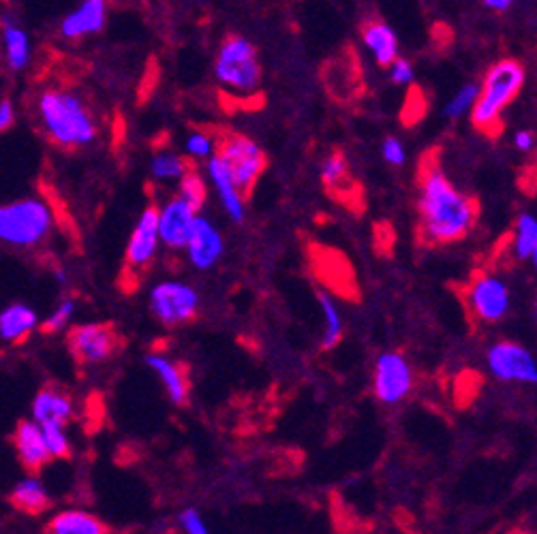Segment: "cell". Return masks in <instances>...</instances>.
Returning <instances> with one entry per match:
<instances>
[{
	"label": "cell",
	"instance_id": "obj_1",
	"mask_svg": "<svg viewBox=\"0 0 537 534\" xmlns=\"http://www.w3.org/2000/svg\"><path fill=\"white\" fill-rule=\"evenodd\" d=\"M420 231L428 244H454L467 238L478 221V203L456 188L441 167L428 163L420 174Z\"/></svg>",
	"mask_w": 537,
	"mask_h": 534
},
{
	"label": "cell",
	"instance_id": "obj_2",
	"mask_svg": "<svg viewBox=\"0 0 537 534\" xmlns=\"http://www.w3.org/2000/svg\"><path fill=\"white\" fill-rule=\"evenodd\" d=\"M35 116L43 135L63 150H80L99 139L95 109L80 90L52 84L37 92Z\"/></svg>",
	"mask_w": 537,
	"mask_h": 534
},
{
	"label": "cell",
	"instance_id": "obj_3",
	"mask_svg": "<svg viewBox=\"0 0 537 534\" xmlns=\"http://www.w3.org/2000/svg\"><path fill=\"white\" fill-rule=\"evenodd\" d=\"M525 80L527 71L518 60H499L490 67L471 109L473 127L488 135L499 133L501 116L523 90Z\"/></svg>",
	"mask_w": 537,
	"mask_h": 534
},
{
	"label": "cell",
	"instance_id": "obj_4",
	"mask_svg": "<svg viewBox=\"0 0 537 534\" xmlns=\"http://www.w3.org/2000/svg\"><path fill=\"white\" fill-rule=\"evenodd\" d=\"M56 218L41 197H24L0 203V244L13 248H35L50 240Z\"/></svg>",
	"mask_w": 537,
	"mask_h": 534
},
{
	"label": "cell",
	"instance_id": "obj_5",
	"mask_svg": "<svg viewBox=\"0 0 537 534\" xmlns=\"http://www.w3.org/2000/svg\"><path fill=\"white\" fill-rule=\"evenodd\" d=\"M214 75L234 99L255 97L262 84V67H259L255 45L244 37L225 39L214 62Z\"/></svg>",
	"mask_w": 537,
	"mask_h": 534
},
{
	"label": "cell",
	"instance_id": "obj_6",
	"mask_svg": "<svg viewBox=\"0 0 537 534\" xmlns=\"http://www.w3.org/2000/svg\"><path fill=\"white\" fill-rule=\"evenodd\" d=\"M217 156L223 161L242 197L247 199L266 171L268 159L264 150L249 137L229 133L217 141Z\"/></svg>",
	"mask_w": 537,
	"mask_h": 534
},
{
	"label": "cell",
	"instance_id": "obj_7",
	"mask_svg": "<svg viewBox=\"0 0 537 534\" xmlns=\"http://www.w3.org/2000/svg\"><path fill=\"white\" fill-rule=\"evenodd\" d=\"M465 300L475 321L495 325L512 310V291L497 274H478L465 291Z\"/></svg>",
	"mask_w": 537,
	"mask_h": 534
},
{
	"label": "cell",
	"instance_id": "obj_8",
	"mask_svg": "<svg viewBox=\"0 0 537 534\" xmlns=\"http://www.w3.org/2000/svg\"><path fill=\"white\" fill-rule=\"evenodd\" d=\"M199 295L180 280H163L150 291V312L167 327L184 325L197 317Z\"/></svg>",
	"mask_w": 537,
	"mask_h": 534
},
{
	"label": "cell",
	"instance_id": "obj_9",
	"mask_svg": "<svg viewBox=\"0 0 537 534\" xmlns=\"http://www.w3.org/2000/svg\"><path fill=\"white\" fill-rule=\"evenodd\" d=\"M486 364L490 374L501 383L533 385L537 383V364L533 353L523 344L512 340H501L486 353Z\"/></svg>",
	"mask_w": 537,
	"mask_h": 534
},
{
	"label": "cell",
	"instance_id": "obj_10",
	"mask_svg": "<svg viewBox=\"0 0 537 534\" xmlns=\"http://www.w3.org/2000/svg\"><path fill=\"white\" fill-rule=\"evenodd\" d=\"M413 389V370L401 353H381L373 372L375 398L388 406L401 404Z\"/></svg>",
	"mask_w": 537,
	"mask_h": 534
},
{
	"label": "cell",
	"instance_id": "obj_11",
	"mask_svg": "<svg viewBox=\"0 0 537 534\" xmlns=\"http://www.w3.org/2000/svg\"><path fill=\"white\" fill-rule=\"evenodd\" d=\"M120 347L116 329L105 323H84L69 332V351L82 366H99Z\"/></svg>",
	"mask_w": 537,
	"mask_h": 534
},
{
	"label": "cell",
	"instance_id": "obj_12",
	"mask_svg": "<svg viewBox=\"0 0 537 534\" xmlns=\"http://www.w3.org/2000/svg\"><path fill=\"white\" fill-rule=\"evenodd\" d=\"M161 246L159 238V210L157 206H148L142 216L137 218V225L131 231V238L127 244V276H142L150 263L155 261Z\"/></svg>",
	"mask_w": 537,
	"mask_h": 534
},
{
	"label": "cell",
	"instance_id": "obj_13",
	"mask_svg": "<svg viewBox=\"0 0 537 534\" xmlns=\"http://www.w3.org/2000/svg\"><path fill=\"white\" fill-rule=\"evenodd\" d=\"M157 210H159L161 244L172 250H184V244L189 240L199 212L178 195L167 199Z\"/></svg>",
	"mask_w": 537,
	"mask_h": 534
},
{
	"label": "cell",
	"instance_id": "obj_14",
	"mask_svg": "<svg viewBox=\"0 0 537 534\" xmlns=\"http://www.w3.org/2000/svg\"><path fill=\"white\" fill-rule=\"evenodd\" d=\"M184 250H187V259L195 270H202V272L212 270L225 253L223 235L208 221V218L197 216L189 240L187 244H184Z\"/></svg>",
	"mask_w": 537,
	"mask_h": 534
},
{
	"label": "cell",
	"instance_id": "obj_15",
	"mask_svg": "<svg viewBox=\"0 0 537 534\" xmlns=\"http://www.w3.org/2000/svg\"><path fill=\"white\" fill-rule=\"evenodd\" d=\"M0 47H3V62L13 73L26 71L33 62V41L13 15H5L0 20Z\"/></svg>",
	"mask_w": 537,
	"mask_h": 534
},
{
	"label": "cell",
	"instance_id": "obj_16",
	"mask_svg": "<svg viewBox=\"0 0 537 534\" xmlns=\"http://www.w3.org/2000/svg\"><path fill=\"white\" fill-rule=\"evenodd\" d=\"M13 447L28 473H39L52 460L48 445H45L43 430L33 419L18 423V428L13 432Z\"/></svg>",
	"mask_w": 537,
	"mask_h": 534
},
{
	"label": "cell",
	"instance_id": "obj_17",
	"mask_svg": "<svg viewBox=\"0 0 537 534\" xmlns=\"http://www.w3.org/2000/svg\"><path fill=\"white\" fill-rule=\"evenodd\" d=\"M107 22V0H82L60 22V35L69 41H80L97 35Z\"/></svg>",
	"mask_w": 537,
	"mask_h": 534
},
{
	"label": "cell",
	"instance_id": "obj_18",
	"mask_svg": "<svg viewBox=\"0 0 537 534\" xmlns=\"http://www.w3.org/2000/svg\"><path fill=\"white\" fill-rule=\"evenodd\" d=\"M73 415L71 396L58 387H43L33 400V421L39 426H67Z\"/></svg>",
	"mask_w": 537,
	"mask_h": 534
},
{
	"label": "cell",
	"instance_id": "obj_19",
	"mask_svg": "<svg viewBox=\"0 0 537 534\" xmlns=\"http://www.w3.org/2000/svg\"><path fill=\"white\" fill-rule=\"evenodd\" d=\"M206 171H208V180H210L214 191H217V195L221 199V206L227 212V216L232 218V221H236V223H242L244 216H247L244 197L238 191V186L234 184L232 176H229V171L225 169L223 161L219 159L217 154L210 156V159H208Z\"/></svg>",
	"mask_w": 537,
	"mask_h": 534
},
{
	"label": "cell",
	"instance_id": "obj_20",
	"mask_svg": "<svg viewBox=\"0 0 537 534\" xmlns=\"http://www.w3.org/2000/svg\"><path fill=\"white\" fill-rule=\"evenodd\" d=\"M146 364L152 370H155L161 385L167 391V396H170V400L174 404H178V406L187 404V400H189V379H187V372L182 370V366H178L172 357L159 355V353H150L146 357Z\"/></svg>",
	"mask_w": 537,
	"mask_h": 534
},
{
	"label": "cell",
	"instance_id": "obj_21",
	"mask_svg": "<svg viewBox=\"0 0 537 534\" xmlns=\"http://www.w3.org/2000/svg\"><path fill=\"white\" fill-rule=\"evenodd\" d=\"M362 41L366 50L373 54L375 62L381 67H390L398 58V37L394 30L381 20L366 22L362 28Z\"/></svg>",
	"mask_w": 537,
	"mask_h": 534
},
{
	"label": "cell",
	"instance_id": "obj_22",
	"mask_svg": "<svg viewBox=\"0 0 537 534\" xmlns=\"http://www.w3.org/2000/svg\"><path fill=\"white\" fill-rule=\"evenodd\" d=\"M37 327V312L26 304H11L0 312V338L5 342L22 344L28 336H33Z\"/></svg>",
	"mask_w": 537,
	"mask_h": 534
},
{
	"label": "cell",
	"instance_id": "obj_23",
	"mask_svg": "<svg viewBox=\"0 0 537 534\" xmlns=\"http://www.w3.org/2000/svg\"><path fill=\"white\" fill-rule=\"evenodd\" d=\"M45 534H110V528L84 509H65L52 517Z\"/></svg>",
	"mask_w": 537,
	"mask_h": 534
},
{
	"label": "cell",
	"instance_id": "obj_24",
	"mask_svg": "<svg viewBox=\"0 0 537 534\" xmlns=\"http://www.w3.org/2000/svg\"><path fill=\"white\" fill-rule=\"evenodd\" d=\"M9 500L15 509L26 515H41L50 507L48 490H45L43 483L33 475L22 479L18 485H15Z\"/></svg>",
	"mask_w": 537,
	"mask_h": 534
},
{
	"label": "cell",
	"instance_id": "obj_25",
	"mask_svg": "<svg viewBox=\"0 0 537 534\" xmlns=\"http://www.w3.org/2000/svg\"><path fill=\"white\" fill-rule=\"evenodd\" d=\"M512 250L518 261H537V218L531 212L518 216Z\"/></svg>",
	"mask_w": 537,
	"mask_h": 534
},
{
	"label": "cell",
	"instance_id": "obj_26",
	"mask_svg": "<svg viewBox=\"0 0 537 534\" xmlns=\"http://www.w3.org/2000/svg\"><path fill=\"white\" fill-rule=\"evenodd\" d=\"M317 300H319V308H321V317H324V336H321V349L330 351L343 340V332H345L343 314L330 295L319 293Z\"/></svg>",
	"mask_w": 537,
	"mask_h": 534
},
{
	"label": "cell",
	"instance_id": "obj_27",
	"mask_svg": "<svg viewBox=\"0 0 537 534\" xmlns=\"http://www.w3.org/2000/svg\"><path fill=\"white\" fill-rule=\"evenodd\" d=\"M206 191H208L206 182L199 171L191 167L184 171V176L180 178V186H178V197H182L189 203V206H193L199 212L206 203Z\"/></svg>",
	"mask_w": 537,
	"mask_h": 534
},
{
	"label": "cell",
	"instance_id": "obj_28",
	"mask_svg": "<svg viewBox=\"0 0 537 534\" xmlns=\"http://www.w3.org/2000/svg\"><path fill=\"white\" fill-rule=\"evenodd\" d=\"M187 169H189L187 161H184L182 156H178L174 152H161L150 163L152 176H155L161 182L180 180L184 176V171H187Z\"/></svg>",
	"mask_w": 537,
	"mask_h": 534
},
{
	"label": "cell",
	"instance_id": "obj_29",
	"mask_svg": "<svg viewBox=\"0 0 537 534\" xmlns=\"http://www.w3.org/2000/svg\"><path fill=\"white\" fill-rule=\"evenodd\" d=\"M349 180V165L341 152H332L321 165V182L330 191H343Z\"/></svg>",
	"mask_w": 537,
	"mask_h": 534
},
{
	"label": "cell",
	"instance_id": "obj_30",
	"mask_svg": "<svg viewBox=\"0 0 537 534\" xmlns=\"http://www.w3.org/2000/svg\"><path fill=\"white\" fill-rule=\"evenodd\" d=\"M478 90H480V86H475V84L463 86L448 101V105H446V109H443V112H446L448 118L465 116L467 112H471V109H473V103H475V99H478Z\"/></svg>",
	"mask_w": 537,
	"mask_h": 534
},
{
	"label": "cell",
	"instance_id": "obj_31",
	"mask_svg": "<svg viewBox=\"0 0 537 534\" xmlns=\"http://www.w3.org/2000/svg\"><path fill=\"white\" fill-rule=\"evenodd\" d=\"M187 152L191 159H197V161H208L210 156L217 154V139H214V135L206 133V131H193L187 139Z\"/></svg>",
	"mask_w": 537,
	"mask_h": 534
},
{
	"label": "cell",
	"instance_id": "obj_32",
	"mask_svg": "<svg viewBox=\"0 0 537 534\" xmlns=\"http://www.w3.org/2000/svg\"><path fill=\"white\" fill-rule=\"evenodd\" d=\"M43 436H45V445H48V451L54 458H69L71 455V441L65 426H41Z\"/></svg>",
	"mask_w": 537,
	"mask_h": 534
},
{
	"label": "cell",
	"instance_id": "obj_33",
	"mask_svg": "<svg viewBox=\"0 0 537 534\" xmlns=\"http://www.w3.org/2000/svg\"><path fill=\"white\" fill-rule=\"evenodd\" d=\"M73 312H75V304L71 300H63L60 302L54 312L48 317V321H45L41 325V329L45 334H56V332H63V329L71 323L73 319Z\"/></svg>",
	"mask_w": 537,
	"mask_h": 534
},
{
	"label": "cell",
	"instance_id": "obj_34",
	"mask_svg": "<svg viewBox=\"0 0 537 534\" xmlns=\"http://www.w3.org/2000/svg\"><path fill=\"white\" fill-rule=\"evenodd\" d=\"M381 154H383V159H386V163H390L394 167H403L405 161H407L405 146L398 139H394V137H388L386 141H383Z\"/></svg>",
	"mask_w": 537,
	"mask_h": 534
},
{
	"label": "cell",
	"instance_id": "obj_35",
	"mask_svg": "<svg viewBox=\"0 0 537 534\" xmlns=\"http://www.w3.org/2000/svg\"><path fill=\"white\" fill-rule=\"evenodd\" d=\"M178 522H180V528L187 534H210V530H208V526L204 522V517L199 515L195 509L182 511L180 517H178Z\"/></svg>",
	"mask_w": 537,
	"mask_h": 534
},
{
	"label": "cell",
	"instance_id": "obj_36",
	"mask_svg": "<svg viewBox=\"0 0 537 534\" xmlns=\"http://www.w3.org/2000/svg\"><path fill=\"white\" fill-rule=\"evenodd\" d=\"M390 77L398 86H409L413 82V77H416V73H413V65L409 60L396 58L390 65Z\"/></svg>",
	"mask_w": 537,
	"mask_h": 534
},
{
	"label": "cell",
	"instance_id": "obj_37",
	"mask_svg": "<svg viewBox=\"0 0 537 534\" xmlns=\"http://www.w3.org/2000/svg\"><path fill=\"white\" fill-rule=\"evenodd\" d=\"M15 120H18V112H15V103L9 97L0 99V135L11 131Z\"/></svg>",
	"mask_w": 537,
	"mask_h": 534
},
{
	"label": "cell",
	"instance_id": "obj_38",
	"mask_svg": "<svg viewBox=\"0 0 537 534\" xmlns=\"http://www.w3.org/2000/svg\"><path fill=\"white\" fill-rule=\"evenodd\" d=\"M514 146L520 152H531L533 150V135L529 131H518L514 135Z\"/></svg>",
	"mask_w": 537,
	"mask_h": 534
},
{
	"label": "cell",
	"instance_id": "obj_39",
	"mask_svg": "<svg viewBox=\"0 0 537 534\" xmlns=\"http://www.w3.org/2000/svg\"><path fill=\"white\" fill-rule=\"evenodd\" d=\"M484 5L495 11H508L514 5V0H484Z\"/></svg>",
	"mask_w": 537,
	"mask_h": 534
},
{
	"label": "cell",
	"instance_id": "obj_40",
	"mask_svg": "<svg viewBox=\"0 0 537 534\" xmlns=\"http://www.w3.org/2000/svg\"><path fill=\"white\" fill-rule=\"evenodd\" d=\"M0 62H3V47H0Z\"/></svg>",
	"mask_w": 537,
	"mask_h": 534
},
{
	"label": "cell",
	"instance_id": "obj_41",
	"mask_svg": "<svg viewBox=\"0 0 537 534\" xmlns=\"http://www.w3.org/2000/svg\"><path fill=\"white\" fill-rule=\"evenodd\" d=\"M5 3H7V0H5Z\"/></svg>",
	"mask_w": 537,
	"mask_h": 534
}]
</instances>
